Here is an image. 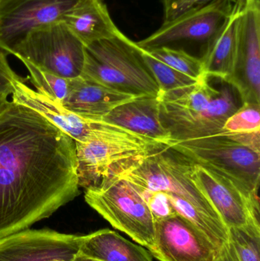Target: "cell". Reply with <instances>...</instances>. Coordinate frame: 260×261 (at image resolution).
Here are the masks:
<instances>
[{"instance_id":"cell-1","label":"cell","mask_w":260,"mask_h":261,"mask_svg":"<svg viewBox=\"0 0 260 261\" xmlns=\"http://www.w3.org/2000/svg\"><path fill=\"white\" fill-rule=\"evenodd\" d=\"M75 141L9 101L0 113V238L27 229L79 195Z\"/></svg>"},{"instance_id":"cell-2","label":"cell","mask_w":260,"mask_h":261,"mask_svg":"<svg viewBox=\"0 0 260 261\" xmlns=\"http://www.w3.org/2000/svg\"><path fill=\"white\" fill-rule=\"evenodd\" d=\"M259 132H223L197 139L171 141L168 147L195 164L222 173L259 199Z\"/></svg>"},{"instance_id":"cell-3","label":"cell","mask_w":260,"mask_h":261,"mask_svg":"<svg viewBox=\"0 0 260 261\" xmlns=\"http://www.w3.org/2000/svg\"><path fill=\"white\" fill-rule=\"evenodd\" d=\"M80 76L135 97L160 95L141 49L123 33L85 46Z\"/></svg>"},{"instance_id":"cell-4","label":"cell","mask_w":260,"mask_h":261,"mask_svg":"<svg viewBox=\"0 0 260 261\" xmlns=\"http://www.w3.org/2000/svg\"><path fill=\"white\" fill-rule=\"evenodd\" d=\"M75 146L78 186L87 190L119 179L166 145L158 141L90 137L75 141Z\"/></svg>"},{"instance_id":"cell-5","label":"cell","mask_w":260,"mask_h":261,"mask_svg":"<svg viewBox=\"0 0 260 261\" xmlns=\"http://www.w3.org/2000/svg\"><path fill=\"white\" fill-rule=\"evenodd\" d=\"M85 200L116 229L148 250L155 242V219L140 193L122 178L85 190Z\"/></svg>"},{"instance_id":"cell-6","label":"cell","mask_w":260,"mask_h":261,"mask_svg":"<svg viewBox=\"0 0 260 261\" xmlns=\"http://www.w3.org/2000/svg\"><path fill=\"white\" fill-rule=\"evenodd\" d=\"M192 161L166 146L122 176L134 185L184 199L215 220L224 222L192 180Z\"/></svg>"},{"instance_id":"cell-7","label":"cell","mask_w":260,"mask_h":261,"mask_svg":"<svg viewBox=\"0 0 260 261\" xmlns=\"http://www.w3.org/2000/svg\"><path fill=\"white\" fill-rule=\"evenodd\" d=\"M11 55L40 70L73 79L82 73L85 45L62 21H58L31 32Z\"/></svg>"},{"instance_id":"cell-8","label":"cell","mask_w":260,"mask_h":261,"mask_svg":"<svg viewBox=\"0 0 260 261\" xmlns=\"http://www.w3.org/2000/svg\"><path fill=\"white\" fill-rule=\"evenodd\" d=\"M233 6L229 0H216L192 8L171 21H163L160 29L136 44L147 51L184 42L201 43L206 49L224 25Z\"/></svg>"},{"instance_id":"cell-9","label":"cell","mask_w":260,"mask_h":261,"mask_svg":"<svg viewBox=\"0 0 260 261\" xmlns=\"http://www.w3.org/2000/svg\"><path fill=\"white\" fill-rule=\"evenodd\" d=\"M79 0H0V50H12L35 29L61 21Z\"/></svg>"},{"instance_id":"cell-10","label":"cell","mask_w":260,"mask_h":261,"mask_svg":"<svg viewBox=\"0 0 260 261\" xmlns=\"http://www.w3.org/2000/svg\"><path fill=\"white\" fill-rule=\"evenodd\" d=\"M192 180L212 204L227 228L259 222V199L249 196L222 173L192 162Z\"/></svg>"},{"instance_id":"cell-11","label":"cell","mask_w":260,"mask_h":261,"mask_svg":"<svg viewBox=\"0 0 260 261\" xmlns=\"http://www.w3.org/2000/svg\"><path fill=\"white\" fill-rule=\"evenodd\" d=\"M220 248L186 218L175 213L155 219V242L149 249L160 261H215Z\"/></svg>"},{"instance_id":"cell-12","label":"cell","mask_w":260,"mask_h":261,"mask_svg":"<svg viewBox=\"0 0 260 261\" xmlns=\"http://www.w3.org/2000/svg\"><path fill=\"white\" fill-rule=\"evenodd\" d=\"M243 103L260 104V1L244 3L235 71L227 82Z\"/></svg>"},{"instance_id":"cell-13","label":"cell","mask_w":260,"mask_h":261,"mask_svg":"<svg viewBox=\"0 0 260 261\" xmlns=\"http://www.w3.org/2000/svg\"><path fill=\"white\" fill-rule=\"evenodd\" d=\"M82 239L27 228L0 238V261H76Z\"/></svg>"},{"instance_id":"cell-14","label":"cell","mask_w":260,"mask_h":261,"mask_svg":"<svg viewBox=\"0 0 260 261\" xmlns=\"http://www.w3.org/2000/svg\"><path fill=\"white\" fill-rule=\"evenodd\" d=\"M13 86L14 91L12 95L14 102L38 112L74 141H82L91 135L112 128V124L102 119H84L72 113L62 104L27 87L24 79L19 76L14 81Z\"/></svg>"},{"instance_id":"cell-15","label":"cell","mask_w":260,"mask_h":261,"mask_svg":"<svg viewBox=\"0 0 260 261\" xmlns=\"http://www.w3.org/2000/svg\"><path fill=\"white\" fill-rule=\"evenodd\" d=\"M102 120L168 146L171 136L160 118L158 96H140L111 110Z\"/></svg>"},{"instance_id":"cell-16","label":"cell","mask_w":260,"mask_h":261,"mask_svg":"<svg viewBox=\"0 0 260 261\" xmlns=\"http://www.w3.org/2000/svg\"><path fill=\"white\" fill-rule=\"evenodd\" d=\"M244 3H234L233 9L216 36L201 56L203 72L207 77L227 83L233 75L238 49L240 20Z\"/></svg>"},{"instance_id":"cell-17","label":"cell","mask_w":260,"mask_h":261,"mask_svg":"<svg viewBox=\"0 0 260 261\" xmlns=\"http://www.w3.org/2000/svg\"><path fill=\"white\" fill-rule=\"evenodd\" d=\"M209 79L205 76L193 85L159 95L160 118L168 132L206 110L218 94Z\"/></svg>"},{"instance_id":"cell-18","label":"cell","mask_w":260,"mask_h":261,"mask_svg":"<svg viewBox=\"0 0 260 261\" xmlns=\"http://www.w3.org/2000/svg\"><path fill=\"white\" fill-rule=\"evenodd\" d=\"M134 98L79 76L73 79L71 90L62 105L84 119L99 120Z\"/></svg>"},{"instance_id":"cell-19","label":"cell","mask_w":260,"mask_h":261,"mask_svg":"<svg viewBox=\"0 0 260 261\" xmlns=\"http://www.w3.org/2000/svg\"><path fill=\"white\" fill-rule=\"evenodd\" d=\"M61 21L85 46L122 33L111 19L104 0H79Z\"/></svg>"},{"instance_id":"cell-20","label":"cell","mask_w":260,"mask_h":261,"mask_svg":"<svg viewBox=\"0 0 260 261\" xmlns=\"http://www.w3.org/2000/svg\"><path fill=\"white\" fill-rule=\"evenodd\" d=\"M240 107L232 86L222 87L206 110L169 130L171 141H187L221 133L226 121Z\"/></svg>"},{"instance_id":"cell-21","label":"cell","mask_w":260,"mask_h":261,"mask_svg":"<svg viewBox=\"0 0 260 261\" xmlns=\"http://www.w3.org/2000/svg\"><path fill=\"white\" fill-rule=\"evenodd\" d=\"M79 254L98 261H154L151 253L143 247L110 229L83 236Z\"/></svg>"},{"instance_id":"cell-22","label":"cell","mask_w":260,"mask_h":261,"mask_svg":"<svg viewBox=\"0 0 260 261\" xmlns=\"http://www.w3.org/2000/svg\"><path fill=\"white\" fill-rule=\"evenodd\" d=\"M228 242L240 261H260V224L251 220L244 226L228 228Z\"/></svg>"},{"instance_id":"cell-23","label":"cell","mask_w":260,"mask_h":261,"mask_svg":"<svg viewBox=\"0 0 260 261\" xmlns=\"http://www.w3.org/2000/svg\"><path fill=\"white\" fill-rule=\"evenodd\" d=\"M147 52L163 64L197 81L205 76L201 58L190 55L183 49L162 47Z\"/></svg>"},{"instance_id":"cell-24","label":"cell","mask_w":260,"mask_h":261,"mask_svg":"<svg viewBox=\"0 0 260 261\" xmlns=\"http://www.w3.org/2000/svg\"><path fill=\"white\" fill-rule=\"evenodd\" d=\"M142 54L148 69L158 85L160 94L193 85L198 81L163 64L145 50H142Z\"/></svg>"},{"instance_id":"cell-25","label":"cell","mask_w":260,"mask_h":261,"mask_svg":"<svg viewBox=\"0 0 260 261\" xmlns=\"http://www.w3.org/2000/svg\"><path fill=\"white\" fill-rule=\"evenodd\" d=\"M30 73L32 83L38 92L62 104L71 90L73 79L61 77L23 62ZM74 79V78H73Z\"/></svg>"},{"instance_id":"cell-26","label":"cell","mask_w":260,"mask_h":261,"mask_svg":"<svg viewBox=\"0 0 260 261\" xmlns=\"http://www.w3.org/2000/svg\"><path fill=\"white\" fill-rule=\"evenodd\" d=\"M260 104L243 103L226 121L223 130L229 133L260 132Z\"/></svg>"},{"instance_id":"cell-27","label":"cell","mask_w":260,"mask_h":261,"mask_svg":"<svg viewBox=\"0 0 260 261\" xmlns=\"http://www.w3.org/2000/svg\"><path fill=\"white\" fill-rule=\"evenodd\" d=\"M133 186L148 204L154 219L166 218L177 213L169 202L168 195L164 192L153 191L134 184Z\"/></svg>"},{"instance_id":"cell-28","label":"cell","mask_w":260,"mask_h":261,"mask_svg":"<svg viewBox=\"0 0 260 261\" xmlns=\"http://www.w3.org/2000/svg\"><path fill=\"white\" fill-rule=\"evenodd\" d=\"M213 1H216V0H162L163 8H164V21H171L192 8L207 4ZM229 1L237 3H246L248 1H260V0H229Z\"/></svg>"},{"instance_id":"cell-29","label":"cell","mask_w":260,"mask_h":261,"mask_svg":"<svg viewBox=\"0 0 260 261\" xmlns=\"http://www.w3.org/2000/svg\"><path fill=\"white\" fill-rule=\"evenodd\" d=\"M18 76L9 66L6 54L0 51V95L9 96L12 94L13 83Z\"/></svg>"},{"instance_id":"cell-30","label":"cell","mask_w":260,"mask_h":261,"mask_svg":"<svg viewBox=\"0 0 260 261\" xmlns=\"http://www.w3.org/2000/svg\"><path fill=\"white\" fill-rule=\"evenodd\" d=\"M215 261H240L230 242L224 244L221 248Z\"/></svg>"},{"instance_id":"cell-31","label":"cell","mask_w":260,"mask_h":261,"mask_svg":"<svg viewBox=\"0 0 260 261\" xmlns=\"http://www.w3.org/2000/svg\"><path fill=\"white\" fill-rule=\"evenodd\" d=\"M9 101H8V96L5 95H0V113L7 107Z\"/></svg>"},{"instance_id":"cell-32","label":"cell","mask_w":260,"mask_h":261,"mask_svg":"<svg viewBox=\"0 0 260 261\" xmlns=\"http://www.w3.org/2000/svg\"><path fill=\"white\" fill-rule=\"evenodd\" d=\"M76 261H98L95 260H92V259L86 258V257H82L80 254H78L77 257H76Z\"/></svg>"}]
</instances>
